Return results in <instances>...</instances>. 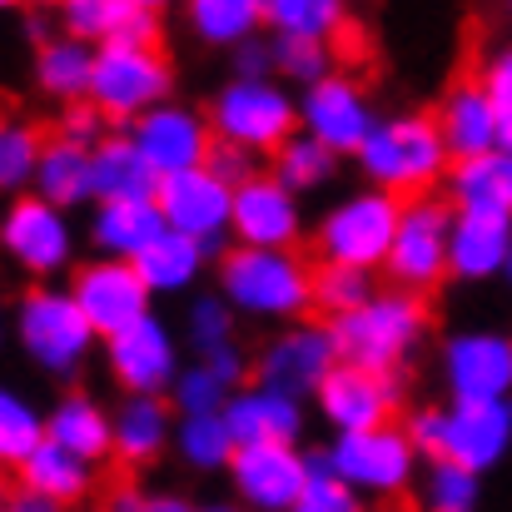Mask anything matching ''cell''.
<instances>
[{
	"label": "cell",
	"mask_w": 512,
	"mask_h": 512,
	"mask_svg": "<svg viewBox=\"0 0 512 512\" xmlns=\"http://www.w3.org/2000/svg\"><path fill=\"white\" fill-rule=\"evenodd\" d=\"M219 289L254 324H294L314 309V264L299 249L229 244L219 254Z\"/></svg>",
	"instance_id": "6da1fadb"
},
{
	"label": "cell",
	"mask_w": 512,
	"mask_h": 512,
	"mask_svg": "<svg viewBox=\"0 0 512 512\" xmlns=\"http://www.w3.org/2000/svg\"><path fill=\"white\" fill-rule=\"evenodd\" d=\"M353 165L363 174V184L393 189L403 199L413 194H433L448 170H453V150L443 140L438 115L423 110H398V115H378L368 140L358 145Z\"/></svg>",
	"instance_id": "7a4b0ae2"
},
{
	"label": "cell",
	"mask_w": 512,
	"mask_h": 512,
	"mask_svg": "<svg viewBox=\"0 0 512 512\" xmlns=\"http://www.w3.org/2000/svg\"><path fill=\"white\" fill-rule=\"evenodd\" d=\"M334 343H339L343 363H363V368H383V373H398L433 329V309H428V294L418 289H378L373 299H363L358 309L334 314L329 319Z\"/></svg>",
	"instance_id": "3957f363"
},
{
	"label": "cell",
	"mask_w": 512,
	"mask_h": 512,
	"mask_svg": "<svg viewBox=\"0 0 512 512\" xmlns=\"http://www.w3.org/2000/svg\"><path fill=\"white\" fill-rule=\"evenodd\" d=\"M408 433L428 458H458L478 473H493L512 453V398H448L443 408H418Z\"/></svg>",
	"instance_id": "277c9868"
},
{
	"label": "cell",
	"mask_w": 512,
	"mask_h": 512,
	"mask_svg": "<svg viewBox=\"0 0 512 512\" xmlns=\"http://www.w3.org/2000/svg\"><path fill=\"white\" fill-rule=\"evenodd\" d=\"M10 334L20 343V353L50 378H75L90 363L95 339H100L95 324L85 319V309L75 304V294L50 289V284H35V289L20 294Z\"/></svg>",
	"instance_id": "5b68a950"
},
{
	"label": "cell",
	"mask_w": 512,
	"mask_h": 512,
	"mask_svg": "<svg viewBox=\"0 0 512 512\" xmlns=\"http://www.w3.org/2000/svg\"><path fill=\"white\" fill-rule=\"evenodd\" d=\"M398 219H403V194L363 184V189L334 199L319 214L314 254L319 259H339V264H358V269H383L388 244L398 234Z\"/></svg>",
	"instance_id": "8992f818"
},
{
	"label": "cell",
	"mask_w": 512,
	"mask_h": 512,
	"mask_svg": "<svg viewBox=\"0 0 512 512\" xmlns=\"http://www.w3.org/2000/svg\"><path fill=\"white\" fill-rule=\"evenodd\" d=\"M329 458L368 503H398L418 483V463H423L408 423H393V418L373 423V428L334 433Z\"/></svg>",
	"instance_id": "52a82bcc"
},
{
	"label": "cell",
	"mask_w": 512,
	"mask_h": 512,
	"mask_svg": "<svg viewBox=\"0 0 512 512\" xmlns=\"http://www.w3.org/2000/svg\"><path fill=\"white\" fill-rule=\"evenodd\" d=\"M214 135L259 150L264 160L299 130V95L279 75H234L209 105Z\"/></svg>",
	"instance_id": "ba28073f"
},
{
	"label": "cell",
	"mask_w": 512,
	"mask_h": 512,
	"mask_svg": "<svg viewBox=\"0 0 512 512\" xmlns=\"http://www.w3.org/2000/svg\"><path fill=\"white\" fill-rule=\"evenodd\" d=\"M170 95H174V65L160 55V45H140V40H105V45H95L90 100L115 125H135L150 105H160Z\"/></svg>",
	"instance_id": "9c48e42d"
},
{
	"label": "cell",
	"mask_w": 512,
	"mask_h": 512,
	"mask_svg": "<svg viewBox=\"0 0 512 512\" xmlns=\"http://www.w3.org/2000/svg\"><path fill=\"white\" fill-rule=\"evenodd\" d=\"M448 239H453V199L413 194V199H403V219H398V234H393L378 274L398 289L433 294L453 274L448 269Z\"/></svg>",
	"instance_id": "30bf717a"
},
{
	"label": "cell",
	"mask_w": 512,
	"mask_h": 512,
	"mask_svg": "<svg viewBox=\"0 0 512 512\" xmlns=\"http://www.w3.org/2000/svg\"><path fill=\"white\" fill-rule=\"evenodd\" d=\"M0 249L5 259L30 274V279H55L70 269L75 259V229H70V209L50 204L45 194L25 189L10 194V209L0 214Z\"/></svg>",
	"instance_id": "8fae6325"
},
{
	"label": "cell",
	"mask_w": 512,
	"mask_h": 512,
	"mask_svg": "<svg viewBox=\"0 0 512 512\" xmlns=\"http://www.w3.org/2000/svg\"><path fill=\"white\" fill-rule=\"evenodd\" d=\"M70 294H75V304L85 309V319L95 324L100 339H115L120 329L140 324L150 314V299H155V289L145 284L135 259H110V254L75 264L70 269Z\"/></svg>",
	"instance_id": "7c38bea8"
},
{
	"label": "cell",
	"mask_w": 512,
	"mask_h": 512,
	"mask_svg": "<svg viewBox=\"0 0 512 512\" xmlns=\"http://www.w3.org/2000/svg\"><path fill=\"white\" fill-rule=\"evenodd\" d=\"M170 229L179 234H194L209 259H219L229 249V214H234V184L219 179L209 165H194V170H174L160 174V189H155Z\"/></svg>",
	"instance_id": "4fadbf2b"
},
{
	"label": "cell",
	"mask_w": 512,
	"mask_h": 512,
	"mask_svg": "<svg viewBox=\"0 0 512 512\" xmlns=\"http://www.w3.org/2000/svg\"><path fill=\"white\" fill-rule=\"evenodd\" d=\"M309 483V453L299 443H244L229 458V488L254 512H299Z\"/></svg>",
	"instance_id": "5bb4252c"
},
{
	"label": "cell",
	"mask_w": 512,
	"mask_h": 512,
	"mask_svg": "<svg viewBox=\"0 0 512 512\" xmlns=\"http://www.w3.org/2000/svg\"><path fill=\"white\" fill-rule=\"evenodd\" d=\"M304 194L289 189L274 170L249 174L244 184H234V214H229V234L239 244H269V249H299L309 224H304Z\"/></svg>",
	"instance_id": "9a60e30c"
},
{
	"label": "cell",
	"mask_w": 512,
	"mask_h": 512,
	"mask_svg": "<svg viewBox=\"0 0 512 512\" xmlns=\"http://www.w3.org/2000/svg\"><path fill=\"white\" fill-rule=\"evenodd\" d=\"M334 363H339V343H334L329 319L324 324L294 319V324H284L274 339L254 353V378L274 383V388H284L294 398H314Z\"/></svg>",
	"instance_id": "2e32d148"
},
{
	"label": "cell",
	"mask_w": 512,
	"mask_h": 512,
	"mask_svg": "<svg viewBox=\"0 0 512 512\" xmlns=\"http://www.w3.org/2000/svg\"><path fill=\"white\" fill-rule=\"evenodd\" d=\"M105 368L120 383V393H170L184 358H179L174 329L150 309L140 324L105 339Z\"/></svg>",
	"instance_id": "e0dca14e"
},
{
	"label": "cell",
	"mask_w": 512,
	"mask_h": 512,
	"mask_svg": "<svg viewBox=\"0 0 512 512\" xmlns=\"http://www.w3.org/2000/svg\"><path fill=\"white\" fill-rule=\"evenodd\" d=\"M373 120L378 115H373V100H368L363 80L339 75V70L314 80V85H304V95H299V130H309L314 140L339 150L343 160L358 155V145L368 140Z\"/></svg>",
	"instance_id": "ac0fdd59"
},
{
	"label": "cell",
	"mask_w": 512,
	"mask_h": 512,
	"mask_svg": "<svg viewBox=\"0 0 512 512\" xmlns=\"http://www.w3.org/2000/svg\"><path fill=\"white\" fill-rule=\"evenodd\" d=\"M403 403V388H398V373H383V368H363V363H334L329 378L319 383L314 393V408L319 418L348 433V428H373V423H388Z\"/></svg>",
	"instance_id": "d6986e66"
},
{
	"label": "cell",
	"mask_w": 512,
	"mask_h": 512,
	"mask_svg": "<svg viewBox=\"0 0 512 512\" xmlns=\"http://www.w3.org/2000/svg\"><path fill=\"white\" fill-rule=\"evenodd\" d=\"M448 398H512V334L463 329L438 353Z\"/></svg>",
	"instance_id": "ffe728a7"
},
{
	"label": "cell",
	"mask_w": 512,
	"mask_h": 512,
	"mask_svg": "<svg viewBox=\"0 0 512 512\" xmlns=\"http://www.w3.org/2000/svg\"><path fill=\"white\" fill-rule=\"evenodd\" d=\"M135 140L140 150L150 155V165L160 174H174V170H194L209 160V145H214V120L179 105V100H160L150 105L135 125Z\"/></svg>",
	"instance_id": "44dd1931"
},
{
	"label": "cell",
	"mask_w": 512,
	"mask_h": 512,
	"mask_svg": "<svg viewBox=\"0 0 512 512\" xmlns=\"http://www.w3.org/2000/svg\"><path fill=\"white\" fill-rule=\"evenodd\" d=\"M304 403L309 398H294L274 383H239L224 403V418H229V433L234 443H299L304 438Z\"/></svg>",
	"instance_id": "7402d4cb"
},
{
	"label": "cell",
	"mask_w": 512,
	"mask_h": 512,
	"mask_svg": "<svg viewBox=\"0 0 512 512\" xmlns=\"http://www.w3.org/2000/svg\"><path fill=\"white\" fill-rule=\"evenodd\" d=\"M512 214L488 209H453V239H448V269L463 284H488L508 269Z\"/></svg>",
	"instance_id": "603a6c76"
},
{
	"label": "cell",
	"mask_w": 512,
	"mask_h": 512,
	"mask_svg": "<svg viewBox=\"0 0 512 512\" xmlns=\"http://www.w3.org/2000/svg\"><path fill=\"white\" fill-rule=\"evenodd\" d=\"M433 115H438V125H443V140H448L453 160L483 155V150H498V145H503V115H498V105H493L483 75L448 85V95L438 100Z\"/></svg>",
	"instance_id": "cb8c5ba5"
},
{
	"label": "cell",
	"mask_w": 512,
	"mask_h": 512,
	"mask_svg": "<svg viewBox=\"0 0 512 512\" xmlns=\"http://www.w3.org/2000/svg\"><path fill=\"white\" fill-rule=\"evenodd\" d=\"M170 229L165 209L155 194H130V199H95L90 214V249L110 254V259H135L140 249H150V239H160Z\"/></svg>",
	"instance_id": "d4e9b609"
},
{
	"label": "cell",
	"mask_w": 512,
	"mask_h": 512,
	"mask_svg": "<svg viewBox=\"0 0 512 512\" xmlns=\"http://www.w3.org/2000/svg\"><path fill=\"white\" fill-rule=\"evenodd\" d=\"M174 403L170 393H125L115 408V458L130 468H150L174 448Z\"/></svg>",
	"instance_id": "484cf974"
},
{
	"label": "cell",
	"mask_w": 512,
	"mask_h": 512,
	"mask_svg": "<svg viewBox=\"0 0 512 512\" xmlns=\"http://www.w3.org/2000/svg\"><path fill=\"white\" fill-rule=\"evenodd\" d=\"M15 473H20V483H25V488H35V493L55 498L60 508H75V503H85V498L95 493V463H90L85 453H75V448L55 443L50 433L25 453V463H20Z\"/></svg>",
	"instance_id": "4316f807"
},
{
	"label": "cell",
	"mask_w": 512,
	"mask_h": 512,
	"mask_svg": "<svg viewBox=\"0 0 512 512\" xmlns=\"http://www.w3.org/2000/svg\"><path fill=\"white\" fill-rule=\"evenodd\" d=\"M90 184H95V199H130V194H155L160 170L140 150L135 130H110L90 150Z\"/></svg>",
	"instance_id": "83f0119b"
},
{
	"label": "cell",
	"mask_w": 512,
	"mask_h": 512,
	"mask_svg": "<svg viewBox=\"0 0 512 512\" xmlns=\"http://www.w3.org/2000/svg\"><path fill=\"white\" fill-rule=\"evenodd\" d=\"M453 209H488V214H512V150H483V155H463L453 160V170L443 179Z\"/></svg>",
	"instance_id": "f1b7e54d"
},
{
	"label": "cell",
	"mask_w": 512,
	"mask_h": 512,
	"mask_svg": "<svg viewBox=\"0 0 512 512\" xmlns=\"http://www.w3.org/2000/svg\"><path fill=\"white\" fill-rule=\"evenodd\" d=\"M45 433L75 453H85L90 463L115 458V413H105L90 393H65L50 413H45Z\"/></svg>",
	"instance_id": "f546056e"
},
{
	"label": "cell",
	"mask_w": 512,
	"mask_h": 512,
	"mask_svg": "<svg viewBox=\"0 0 512 512\" xmlns=\"http://www.w3.org/2000/svg\"><path fill=\"white\" fill-rule=\"evenodd\" d=\"M90 75H95V45L90 40H80L70 30L40 40V50H35V85H40V95H50L60 105L80 100V95H90Z\"/></svg>",
	"instance_id": "4dcf8cb0"
},
{
	"label": "cell",
	"mask_w": 512,
	"mask_h": 512,
	"mask_svg": "<svg viewBox=\"0 0 512 512\" xmlns=\"http://www.w3.org/2000/svg\"><path fill=\"white\" fill-rule=\"evenodd\" d=\"M35 194H45L60 209H80L95 204V184H90V145H75L65 135H50L40 150V170H35Z\"/></svg>",
	"instance_id": "1f68e13d"
},
{
	"label": "cell",
	"mask_w": 512,
	"mask_h": 512,
	"mask_svg": "<svg viewBox=\"0 0 512 512\" xmlns=\"http://www.w3.org/2000/svg\"><path fill=\"white\" fill-rule=\"evenodd\" d=\"M209 264V249L194 239V234H179V229H165L160 239H150V249L135 254V269L145 274V284L155 294H184L199 284Z\"/></svg>",
	"instance_id": "d6a6232c"
},
{
	"label": "cell",
	"mask_w": 512,
	"mask_h": 512,
	"mask_svg": "<svg viewBox=\"0 0 512 512\" xmlns=\"http://www.w3.org/2000/svg\"><path fill=\"white\" fill-rule=\"evenodd\" d=\"M179 10L189 35L214 50H234L264 25V0H179Z\"/></svg>",
	"instance_id": "836d02e7"
},
{
	"label": "cell",
	"mask_w": 512,
	"mask_h": 512,
	"mask_svg": "<svg viewBox=\"0 0 512 512\" xmlns=\"http://www.w3.org/2000/svg\"><path fill=\"white\" fill-rule=\"evenodd\" d=\"M234 433H229V418L224 408L219 413H179L174 418V458L189 468V473H229V458H234Z\"/></svg>",
	"instance_id": "e575fe53"
},
{
	"label": "cell",
	"mask_w": 512,
	"mask_h": 512,
	"mask_svg": "<svg viewBox=\"0 0 512 512\" xmlns=\"http://www.w3.org/2000/svg\"><path fill=\"white\" fill-rule=\"evenodd\" d=\"M339 150H329L324 140H314L309 130H294L274 155H269V170L279 174L289 189H299V194H319L324 184H334V174H339Z\"/></svg>",
	"instance_id": "d590c367"
},
{
	"label": "cell",
	"mask_w": 512,
	"mask_h": 512,
	"mask_svg": "<svg viewBox=\"0 0 512 512\" xmlns=\"http://www.w3.org/2000/svg\"><path fill=\"white\" fill-rule=\"evenodd\" d=\"M418 498L428 512H473L483 503V473L458 458H428Z\"/></svg>",
	"instance_id": "8d00e7d4"
},
{
	"label": "cell",
	"mask_w": 512,
	"mask_h": 512,
	"mask_svg": "<svg viewBox=\"0 0 512 512\" xmlns=\"http://www.w3.org/2000/svg\"><path fill=\"white\" fill-rule=\"evenodd\" d=\"M40 150H45V135L30 120L0 115V194H25L35 184Z\"/></svg>",
	"instance_id": "74e56055"
},
{
	"label": "cell",
	"mask_w": 512,
	"mask_h": 512,
	"mask_svg": "<svg viewBox=\"0 0 512 512\" xmlns=\"http://www.w3.org/2000/svg\"><path fill=\"white\" fill-rule=\"evenodd\" d=\"M264 25L274 35H334L348 25V0H264Z\"/></svg>",
	"instance_id": "f35d334b"
},
{
	"label": "cell",
	"mask_w": 512,
	"mask_h": 512,
	"mask_svg": "<svg viewBox=\"0 0 512 512\" xmlns=\"http://www.w3.org/2000/svg\"><path fill=\"white\" fill-rule=\"evenodd\" d=\"M373 274H378V269H358V264H339V259H319V264H314V309H319L324 319L358 309L363 299L378 294Z\"/></svg>",
	"instance_id": "ab89813d"
},
{
	"label": "cell",
	"mask_w": 512,
	"mask_h": 512,
	"mask_svg": "<svg viewBox=\"0 0 512 512\" xmlns=\"http://www.w3.org/2000/svg\"><path fill=\"white\" fill-rule=\"evenodd\" d=\"M334 35H274V65H279V80H289L294 90L334 75Z\"/></svg>",
	"instance_id": "60d3db41"
},
{
	"label": "cell",
	"mask_w": 512,
	"mask_h": 512,
	"mask_svg": "<svg viewBox=\"0 0 512 512\" xmlns=\"http://www.w3.org/2000/svg\"><path fill=\"white\" fill-rule=\"evenodd\" d=\"M45 438V413L15 393L10 383H0V468H20L25 453Z\"/></svg>",
	"instance_id": "b9f144b4"
},
{
	"label": "cell",
	"mask_w": 512,
	"mask_h": 512,
	"mask_svg": "<svg viewBox=\"0 0 512 512\" xmlns=\"http://www.w3.org/2000/svg\"><path fill=\"white\" fill-rule=\"evenodd\" d=\"M368 503L329 458V448H309V483L299 493V512H358Z\"/></svg>",
	"instance_id": "7bdbcfd3"
},
{
	"label": "cell",
	"mask_w": 512,
	"mask_h": 512,
	"mask_svg": "<svg viewBox=\"0 0 512 512\" xmlns=\"http://www.w3.org/2000/svg\"><path fill=\"white\" fill-rule=\"evenodd\" d=\"M130 15H135V0H60V5H55L60 30H70V35L90 40V45L115 40Z\"/></svg>",
	"instance_id": "ee69618b"
},
{
	"label": "cell",
	"mask_w": 512,
	"mask_h": 512,
	"mask_svg": "<svg viewBox=\"0 0 512 512\" xmlns=\"http://www.w3.org/2000/svg\"><path fill=\"white\" fill-rule=\"evenodd\" d=\"M229 393L234 388L204 358H194V363L179 368V378H174V388H170V403H174V413H219L229 403Z\"/></svg>",
	"instance_id": "f6af8a7d"
},
{
	"label": "cell",
	"mask_w": 512,
	"mask_h": 512,
	"mask_svg": "<svg viewBox=\"0 0 512 512\" xmlns=\"http://www.w3.org/2000/svg\"><path fill=\"white\" fill-rule=\"evenodd\" d=\"M234 319H239V309L224 299V289H214V294H194V299H189V314H184L189 348L204 353V348H214V343L234 339Z\"/></svg>",
	"instance_id": "bcb514c9"
},
{
	"label": "cell",
	"mask_w": 512,
	"mask_h": 512,
	"mask_svg": "<svg viewBox=\"0 0 512 512\" xmlns=\"http://www.w3.org/2000/svg\"><path fill=\"white\" fill-rule=\"evenodd\" d=\"M110 115L90 100V95H80V100H65V110H60V125H55V135H65V140H75V145H100L105 135H110Z\"/></svg>",
	"instance_id": "7dc6e473"
},
{
	"label": "cell",
	"mask_w": 512,
	"mask_h": 512,
	"mask_svg": "<svg viewBox=\"0 0 512 512\" xmlns=\"http://www.w3.org/2000/svg\"><path fill=\"white\" fill-rule=\"evenodd\" d=\"M264 155L259 150H249V145H239V140H224V135H214V145H209V170L219 174V179H229V184H244L249 174H259Z\"/></svg>",
	"instance_id": "c3c4849f"
},
{
	"label": "cell",
	"mask_w": 512,
	"mask_h": 512,
	"mask_svg": "<svg viewBox=\"0 0 512 512\" xmlns=\"http://www.w3.org/2000/svg\"><path fill=\"white\" fill-rule=\"evenodd\" d=\"M483 85H488V95H493V105H498V115H503V145L512 150V45L498 50V55H488Z\"/></svg>",
	"instance_id": "681fc988"
},
{
	"label": "cell",
	"mask_w": 512,
	"mask_h": 512,
	"mask_svg": "<svg viewBox=\"0 0 512 512\" xmlns=\"http://www.w3.org/2000/svg\"><path fill=\"white\" fill-rule=\"evenodd\" d=\"M199 358H204V363H209V368H214V373H219V378H224L229 388L249 383V373H254V353H249V348H244L239 339L214 343V348H204Z\"/></svg>",
	"instance_id": "f907efd6"
},
{
	"label": "cell",
	"mask_w": 512,
	"mask_h": 512,
	"mask_svg": "<svg viewBox=\"0 0 512 512\" xmlns=\"http://www.w3.org/2000/svg\"><path fill=\"white\" fill-rule=\"evenodd\" d=\"M229 65H234V75H279V65H274V30H269V40H259V35L239 40L229 50Z\"/></svg>",
	"instance_id": "816d5d0a"
},
{
	"label": "cell",
	"mask_w": 512,
	"mask_h": 512,
	"mask_svg": "<svg viewBox=\"0 0 512 512\" xmlns=\"http://www.w3.org/2000/svg\"><path fill=\"white\" fill-rule=\"evenodd\" d=\"M10 508H15V512H60V503H55V498H45V493H35V488H25V483H20V488H15V493H10Z\"/></svg>",
	"instance_id": "f5cc1de1"
},
{
	"label": "cell",
	"mask_w": 512,
	"mask_h": 512,
	"mask_svg": "<svg viewBox=\"0 0 512 512\" xmlns=\"http://www.w3.org/2000/svg\"><path fill=\"white\" fill-rule=\"evenodd\" d=\"M150 512H189L184 498H150Z\"/></svg>",
	"instance_id": "db71d44e"
},
{
	"label": "cell",
	"mask_w": 512,
	"mask_h": 512,
	"mask_svg": "<svg viewBox=\"0 0 512 512\" xmlns=\"http://www.w3.org/2000/svg\"><path fill=\"white\" fill-rule=\"evenodd\" d=\"M135 5H145V10H155V15H165L170 5H179V0H135Z\"/></svg>",
	"instance_id": "11a10c76"
},
{
	"label": "cell",
	"mask_w": 512,
	"mask_h": 512,
	"mask_svg": "<svg viewBox=\"0 0 512 512\" xmlns=\"http://www.w3.org/2000/svg\"><path fill=\"white\" fill-rule=\"evenodd\" d=\"M25 5H30V10H55L60 0H25Z\"/></svg>",
	"instance_id": "9f6ffc18"
},
{
	"label": "cell",
	"mask_w": 512,
	"mask_h": 512,
	"mask_svg": "<svg viewBox=\"0 0 512 512\" xmlns=\"http://www.w3.org/2000/svg\"><path fill=\"white\" fill-rule=\"evenodd\" d=\"M0 508H10V483L0 478Z\"/></svg>",
	"instance_id": "6f0895ef"
},
{
	"label": "cell",
	"mask_w": 512,
	"mask_h": 512,
	"mask_svg": "<svg viewBox=\"0 0 512 512\" xmlns=\"http://www.w3.org/2000/svg\"><path fill=\"white\" fill-rule=\"evenodd\" d=\"M0 343H5V304H0Z\"/></svg>",
	"instance_id": "680465c9"
},
{
	"label": "cell",
	"mask_w": 512,
	"mask_h": 512,
	"mask_svg": "<svg viewBox=\"0 0 512 512\" xmlns=\"http://www.w3.org/2000/svg\"><path fill=\"white\" fill-rule=\"evenodd\" d=\"M503 279H508V284H512V249H508V269H503Z\"/></svg>",
	"instance_id": "91938a15"
},
{
	"label": "cell",
	"mask_w": 512,
	"mask_h": 512,
	"mask_svg": "<svg viewBox=\"0 0 512 512\" xmlns=\"http://www.w3.org/2000/svg\"><path fill=\"white\" fill-rule=\"evenodd\" d=\"M10 5H20V0H0V10H10Z\"/></svg>",
	"instance_id": "94428289"
},
{
	"label": "cell",
	"mask_w": 512,
	"mask_h": 512,
	"mask_svg": "<svg viewBox=\"0 0 512 512\" xmlns=\"http://www.w3.org/2000/svg\"><path fill=\"white\" fill-rule=\"evenodd\" d=\"M508 5H512V0H508Z\"/></svg>",
	"instance_id": "6125c7cd"
}]
</instances>
